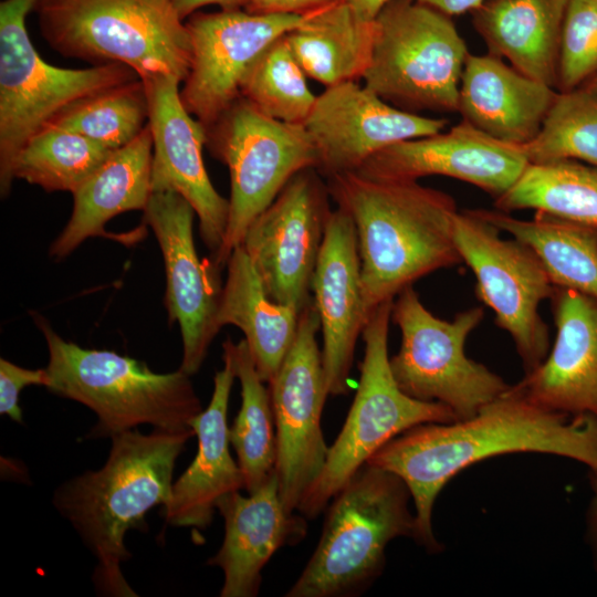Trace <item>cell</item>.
Returning <instances> with one entry per match:
<instances>
[{
	"instance_id": "6da1fadb",
	"label": "cell",
	"mask_w": 597,
	"mask_h": 597,
	"mask_svg": "<svg viewBox=\"0 0 597 597\" xmlns=\"http://www.w3.org/2000/svg\"><path fill=\"white\" fill-rule=\"evenodd\" d=\"M514 452L562 455L597 469V418L546 410L509 387L462 420L428 422L397 436L367 464L398 475L415 504V541L440 549L432 530L434 501L458 472L481 460Z\"/></svg>"
},
{
	"instance_id": "7a4b0ae2",
	"label": "cell",
	"mask_w": 597,
	"mask_h": 597,
	"mask_svg": "<svg viewBox=\"0 0 597 597\" xmlns=\"http://www.w3.org/2000/svg\"><path fill=\"white\" fill-rule=\"evenodd\" d=\"M327 178L329 195L355 224L369 313L418 279L462 262L453 239L458 210L448 193L356 171Z\"/></svg>"
},
{
	"instance_id": "3957f363",
	"label": "cell",
	"mask_w": 597,
	"mask_h": 597,
	"mask_svg": "<svg viewBox=\"0 0 597 597\" xmlns=\"http://www.w3.org/2000/svg\"><path fill=\"white\" fill-rule=\"evenodd\" d=\"M193 436V429L155 428L150 433L132 429L114 434L101 469L72 478L55 490L54 506L97 561L93 580L102 594L136 596L122 572V564L130 557L125 535L144 525L151 507L169 502L177 459Z\"/></svg>"
},
{
	"instance_id": "277c9868",
	"label": "cell",
	"mask_w": 597,
	"mask_h": 597,
	"mask_svg": "<svg viewBox=\"0 0 597 597\" xmlns=\"http://www.w3.org/2000/svg\"><path fill=\"white\" fill-rule=\"evenodd\" d=\"M34 321L49 350L46 388L97 416L91 437L111 438L140 425L192 429L191 421L203 409L189 374L182 369L157 374L113 350L82 348L63 339L41 315Z\"/></svg>"
},
{
	"instance_id": "5b68a950",
	"label": "cell",
	"mask_w": 597,
	"mask_h": 597,
	"mask_svg": "<svg viewBox=\"0 0 597 597\" xmlns=\"http://www.w3.org/2000/svg\"><path fill=\"white\" fill-rule=\"evenodd\" d=\"M411 494L395 473L364 464L327 505L320 541L287 597H354L379 577L385 551L415 536Z\"/></svg>"
},
{
	"instance_id": "8992f818",
	"label": "cell",
	"mask_w": 597,
	"mask_h": 597,
	"mask_svg": "<svg viewBox=\"0 0 597 597\" xmlns=\"http://www.w3.org/2000/svg\"><path fill=\"white\" fill-rule=\"evenodd\" d=\"M46 43L65 57L94 65L122 63L140 78H186L190 38L174 0H38Z\"/></svg>"
},
{
	"instance_id": "52a82bcc",
	"label": "cell",
	"mask_w": 597,
	"mask_h": 597,
	"mask_svg": "<svg viewBox=\"0 0 597 597\" xmlns=\"http://www.w3.org/2000/svg\"><path fill=\"white\" fill-rule=\"evenodd\" d=\"M38 0L0 3V192L14 180L15 159L27 142L73 103L138 78L122 63L62 69L36 52L25 20Z\"/></svg>"
},
{
	"instance_id": "ba28073f",
	"label": "cell",
	"mask_w": 597,
	"mask_h": 597,
	"mask_svg": "<svg viewBox=\"0 0 597 597\" xmlns=\"http://www.w3.org/2000/svg\"><path fill=\"white\" fill-rule=\"evenodd\" d=\"M394 300L375 307L363 329L365 353L354 401L339 434L328 447L320 476L297 510L307 520L317 517L345 483L391 439L422 423L458 420L446 405L415 399L397 385L388 357Z\"/></svg>"
},
{
	"instance_id": "9c48e42d",
	"label": "cell",
	"mask_w": 597,
	"mask_h": 597,
	"mask_svg": "<svg viewBox=\"0 0 597 597\" xmlns=\"http://www.w3.org/2000/svg\"><path fill=\"white\" fill-rule=\"evenodd\" d=\"M376 23L364 85L407 112H458L469 52L451 17L411 0H390Z\"/></svg>"
},
{
	"instance_id": "30bf717a",
	"label": "cell",
	"mask_w": 597,
	"mask_h": 597,
	"mask_svg": "<svg viewBox=\"0 0 597 597\" xmlns=\"http://www.w3.org/2000/svg\"><path fill=\"white\" fill-rule=\"evenodd\" d=\"M206 133L231 181L224 240L210 258L221 270L256 217L295 174L317 169L320 157L304 125L273 119L241 96Z\"/></svg>"
},
{
	"instance_id": "8fae6325",
	"label": "cell",
	"mask_w": 597,
	"mask_h": 597,
	"mask_svg": "<svg viewBox=\"0 0 597 597\" xmlns=\"http://www.w3.org/2000/svg\"><path fill=\"white\" fill-rule=\"evenodd\" d=\"M483 315V308L472 307L453 321L441 320L426 308L412 285L405 287L391 308L401 332L400 349L389 359L399 388L415 399L446 405L458 420L505 392L510 386L500 376L464 353Z\"/></svg>"
},
{
	"instance_id": "7c38bea8",
	"label": "cell",
	"mask_w": 597,
	"mask_h": 597,
	"mask_svg": "<svg viewBox=\"0 0 597 597\" xmlns=\"http://www.w3.org/2000/svg\"><path fill=\"white\" fill-rule=\"evenodd\" d=\"M500 232L476 210L458 211L454 217V243L475 276V294L494 312L496 325L512 336L530 371L548 354V327L538 308L552 297L555 285L530 245L502 239Z\"/></svg>"
},
{
	"instance_id": "4fadbf2b",
	"label": "cell",
	"mask_w": 597,
	"mask_h": 597,
	"mask_svg": "<svg viewBox=\"0 0 597 597\" xmlns=\"http://www.w3.org/2000/svg\"><path fill=\"white\" fill-rule=\"evenodd\" d=\"M320 328L312 301L300 313L295 339L268 384L276 431L279 495L290 513L297 512L320 476L328 452L321 429L328 392L316 339Z\"/></svg>"
},
{
	"instance_id": "5bb4252c",
	"label": "cell",
	"mask_w": 597,
	"mask_h": 597,
	"mask_svg": "<svg viewBox=\"0 0 597 597\" xmlns=\"http://www.w3.org/2000/svg\"><path fill=\"white\" fill-rule=\"evenodd\" d=\"M295 174L250 224L242 245L268 296L301 313L311 286L332 210L328 187L314 171Z\"/></svg>"
},
{
	"instance_id": "9a60e30c",
	"label": "cell",
	"mask_w": 597,
	"mask_h": 597,
	"mask_svg": "<svg viewBox=\"0 0 597 597\" xmlns=\"http://www.w3.org/2000/svg\"><path fill=\"white\" fill-rule=\"evenodd\" d=\"M304 18L243 9L190 15L191 62L179 91L185 108L210 128L241 96L242 83L263 52Z\"/></svg>"
},
{
	"instance_id": "2e32d148",
	"label": "cell",
	"mask_w": 597,
	"mask_h": 597,
	"mask_svg": "<svg viewBox=\"0 0 597 597\" xmlns=\"http://www.w3.org/2000/svg\"><path fill=\"white\" fill-rule=\"evenodd\" d=\"M195 214L190 203L174 191L153 192L144 209V221L154 231L165 262L169 322L180 327V369L190 376L200 369L220 331L217 316L222 294L220 269L197 254Z\"/></svg>"
},
{
	"instance_id": "e0dca14e",
	"label": "cell",
	"mask_w": 597,
	"mask_h": 597,
	"mask_svg": "<svg viewBox=\"0 0 597 597\" xmlns=\"http://www.w3.org/2000/svg\"><path fill=\"white\" fill-rule=\"evenodd\" d=\"M142 80L153 136V192L174 191L190 203L199 219L201 239L213 258L224 240L230 206L205 167L206 129L182 105L179 78L156 74Z\"/></svg>"
},
{
	"instance_id": "ac0fdd59",
	"label": "cell",
	"mask_w": 597,
	"mask_h": 597,
	"mask_svg": "<svg viewBox=\"0 0 597 597\" xmlns=\"http://www.w3.org/2000/svg\"><path fill=\"white\" fill-rule=\"evenodd\" d=\"M448 124L400 109L357 81L328 86L304 123L327 177L356 171L369 157L399 142L440 133Z\"/></svg>"
},
{
	"instance_id": "d6986e66",
	"label": "cell",
	"mask_w": 597,
	"mask_h": 597,
	"mask_svg": "<svg viewBox=\"0 0 597 597\" xmlns=\"http://www.w3.org/2000/svg\"><path fill=\"white\" fill-rule=\"evenodd\" d=\"M528 164L522 146L495 139L462 121L447 133L390 145L369 157L356 172L390 180L447 176L498 198L513 186Z\"/></svg>"
},
{
	"instance_id": "ffe728a7",
	"label": "cell",
	"mask_w": 597,
	"mask_h": 597,
	"mask_svg": "<svg viewBox=\"0 0 597 597\" xmlns=\"http://www.w3.org/2000/svg\"><path fill=\"white\" fill-rule=\"evenodd\" d=\"M311 289L322 329L327 392L346 395L356 342L370 313L363 295L355 224L339 207L329 214Z\"/></svg>"
},
{
	"instance_id": "44dd1931",
	"label": "cell",
	"mask_w": 597,
	"mask_h": 597,
	"mask_svg": "<svg viewBox=\"0 0 597 597\" xmlns=\"http://www.w3.org/2000/svg\"><path fill=\"white\" fill-rule=\"evenodd\" d=\"M551 302L553 347L510 389L546 410L597 418V298L555 286Z\"/></svg>"
},
{
	"instance_id": "7402d4cb",
	"label": "cell",
	"mask_w": 597,
	"mask_h": 597,
	"mask_svg": "<svg viewBox=\"0 0 597 597\" xmlns=\"http://www.w3.org/2000/svg\"><path fill=\"white\" fill-rule=\"evenodd\" d=\"M217 510L224 521V536L221 547L207 564L223 573L220 596L255 597L262 583V569L276 551L304 540L307 519L285 510L276 474L248 496L239 491L224 495Z\"/></svg>"
},
{
	"instance_id": "603a6c76",
	"label": "cell",
	"mask_w": 597,
	"mask_h": 597,
	"mask_svg": "<svg viewBox=\"0 0 597 597\" xmlns=\"http://www.w3.org/2000/svg\"><path fill=\"white\" fill-rule=\"evenodd\" d=\"M222 358L223 368L214 375L211 400L191 421L198 438L196 457L172 483L170 500L163 506L165 521L172 526L206 530L218 502L244 489L242 472L229 449L228 407L235 374L230 360Z\"/></svg>"
},
{
	"instance_id": "cb8c5ba5",
	"label": "cell",
	"mask_w": 597,
	"mask_h": 597,
	"mask_svg": "<svg viewBox=\"0 0 597 597\" xmlns=\"http://www.w3.org/2000/svg\"><path fill=\"white\" fill-rule=\"evenodd\" d=\"M557 95L501 57L468 54L458 112L463 121L501 142L523 146L538 134Z\"/></svg>"
},
{
	"instance_id": "d4e9b609",
	"label": "cell",
	"mask_w": 597,
	"mask_h": 597,
	"mask_svg": "<svg viewBox=\"0 0 597 597\" xmlns=\"http://www.w3.org/2000/svg\"><path fill=\"white\" fill-rule=\"evenodd\" d=\"M151 163L153 136L147 123L72 193V214L52 242L49 254L65 258L86 239L108 234L104 227L115 216L144 211L153 193Z\"/></svg>"
},
{
	"instance_id": "484cf974",
	"label": "cell",
	"mask_w": 597,
	"mask_h": 597,
	"mask_svg": "<svg viewBox=\"0 0 597 597\" xmlns=\"http://www.w3.org/2000/svg\"><path fill=\"white\" fill-rule=\"evenodd\" d=\"M569 0H485L473 24L489 53L523 74L557 85L563 23Z\"/></svg>"
},
{
	"instance_id": "4316f807",
	"label": "cell",
	"mask_w": 597,
	"mask_h": 597,
	"mask_svg": "<svg viewBox=\"0 0 597 597\" xmlns=\"http://www.w3.org/2000/svg\"><path fill=\"white\" fill-rule=\"evenodd\" d=\"M226 266L217 324L219 328L233 325L242 331L256 370L269 384L295 339L300 313L268 296L242 245L231 252Z\"/></svg>"
},
{
	"instance_id": "83f0119b",
	"label": "cell",
	"mask_w": 597,
	"mask_h": 597,
	"mask_svg": "<svg viewBox=\"0 0 597 597\" xmlns=\"http://www.w3.org/2000/svg\"><path fill=\"white\" fill-rule=\"evenodd\" d=\"M377 32L342 0L308 12L284 38L306 76L333 86L363 78Z\"/></svg>"
},
{
	"instance_id": "f1b7e54d",
	"label": "cell",
	"mask_w": 597,
	"mask_h": 597,
	"mask_svg": "<svg viewBox=\"0 0 597 597\" xmlns=\"http://www.w3.org/2000/svg\"><path fill=\"white\" fill-rule=\"evenodd\" d=\"M476 212L500 231L530 245L555 286L597 298V227L543 212H536L532 220H520L501 210Z\"/></svg>"
},
{
	"instance_id": "f546056e",
	"label": "cell",
	"mask_w": 597,
	"mask_h": 597,
	"mask_svg": "<svg viewBox=\"0 0 597 597\" xmlns=\"http://www.w3.org/2000/svg\"><path fill=\"white\" fill-rule=\"evenodd\" d=\"M241 385V406L229 429L244 490L252 493L275 475L276 431L270 390L261 379L245 339L222 344Z\"/></svg>"
},
{
	"instance_id": "4dcf8cb0",
	"label": "cell",
	"mask_w": 597,
	"mask_h": 597,
	"mask_svg": "<svg viewBox=\"0 0 597 597\" xmlns=\"http://www.w3.org/2000/svg\"><path fill=\"white\" fill-rule=\"evenodd\" d=\"M504 212L534 209L597 227V167L573 159L528 164L519 179L495 198Z\"/></svg>"
},
{
	"instance_id": "1f68e13d",
	"label": "cell",
	"mask_w": 597,
	"mask_h": 597,
	"mask_svg": "<svg viewBox=\"0 0 597 597\" xmlns=\"http://www.w3.org/2000/svg\"><path fill=\"white\" fill-rule=\"evenodd\" d=\"M113 151L77 133L46 125L19 153L13 176L48 192L73 193Z\"/></svg>"
},
{
	"instance_id": "d6a6232c",
	"label": "cell",
	"mask_w": 597,
	"mask_h": 597,
	"mask_svg": "<svg viewBox=\"0 0 597 597\" xmlns=\"http://www.w3.org/2000/svg\"><path fill=\"white\" fill-rule=\"evenodd\" d=\"M148 111L146 87L138 77L73 103L46 125L77 133L116 150L145 128Z\"/></svg>"
},
{
	"instance_id": "836d02e7",
	"label": "cell",
	"mask_w": 597,
	"mask_h": 597,
	"mask_svg": "<svg viewBox=\"0 0 597 597\" xmlns=\"http://www.w3.org/2000/svg\"><path fill=\"white\" fill-rule=\"evenodd\" d=\"M522 148L530 164L578 159L597 167V91L585 85L557 93L538 134Z\"/></svg>"
},
{
	"instance_id": "e575fe53",
	"label": "cell",
	"mask_w": 597,
	"mask_h": 597,
	"mask_svg": "<svg viewBox=\"0 0 597 597\" xmlns=\"http://www.w3.org/2000/svg\"><path fill=\"white\" fill-rule=\"evenodd\" d=\"M284 35L250 69L241 86V97L273 119L304 125L317 96L310 90L306 74Z\"/></svg>"
},
{
	"instance_id": "d590c367",
	"label": "cell",
	"mask_w": 597,
	"mask_h": 597,
	"mask_svg": "<svg viewBox=\"0 0 597 597\" xmlns=\"http://www.w3.org/2000/svg\"><path fill=\"white\" fill-rule=\"evenodd\" d=\"M597 73V2L569 0L561 38L557 86L569 91Z\"/></svg>"
},
{
	"instance_id": "8d00e7d4",
	"label": "cell",
	"mask_w": 597,
	"mask_h": 597,
	"mask_svg": "<svg viewBox=\"0 0 597 597\" xmlns=\"http://www.w3.org/2000/svg\"><path fill=\"white\" fill-rule=\"evenodd\" d=\"M50 377L46 368L29 369L8 359H0V413L21 423L22 410L19 396L23 388L32 385L48 387Z\"/></svg>"
},
{
	"instance_id": "74e56055",
	"label": "cell",
	"mask_w": 597,
	"mask_h": 597,
	"mask_svg": "<svg viewBox=\"0 0 597 597\" xmlns=\"http://www.w3.org/2000/svg\"><path fill=\"white\" fill-rule=\"evenodd\" d=\"M336 0H250L245 10L260 14H306Z\"/></svg>"
},
{
	"instance_id": "f35d334b",
	"label": "cell",
	"mask_w": 597,
	"mask_h": 597,
	"mask_svg": "<svg viewBox=\"0 0 597 597\" xmlns=\"http://www.w3.org/2000/svg\"><path fill=\"white\" fill-rule=\"evenodd\" d=\"M250 0H174L176 9L185 20L206 6H219L221 10L247 8Z\"/></svg>"
},
{
	"instance_id": "ab89813d",
	"label": "cell",
	"mask_w": 597,
	"mask_h": 597,
	"mask_svg": "<svg viewBox=\"0 0 597 597\" xmlns=\"http://www.w3.org/2000/svg\"><path fill=\"white\" fill-rule=\"evenodd\" d=\"M431 7L449 17L460 15L465 12H473L480 8L485 0H411Z\"/></svg>"
},
{
	"instance_id": "60d3db41",
	"label": "cell",
	"mask_w": 597,
	"mask_h": 597,
	"mask_svg": "<svg viewBox=\"0 0 597 597\" xmlns=\"http://www.w3.org/2000/svg\"><path fill=\"white\" fill-rule=\"evenodd\" d=\"M349 6L353 11L365 20H375L380 10L390 0H342Z\"/></svg>"
},
{
	"instance_id": "b9f144b4",
	"label": "cell",
	"mask_w": 597,
	"mask_h": 597,
	"mask_svg": "<svg viewBox=\"0 0 597 597\" xmlns=\"http://www.w3.org/2000/svg\"><path fill=\"white\" fill-rule=\"evenodd\" d=\"M590 479V485L593 490V499L589 507L588 513V525H589V533L590 537L595 547V551L597 553V469L590 470L589 474Z\"/></svg>"
},
{
	"instance_id": "7bdbcfd3",
	"label": "cell",
	"mask_w": 597,
	"mask_h": 597,
	"mask_svg": "<svg viewBox=\"0 0 597 597\" xmlns=\"http://www.w3.org/2000/svg\"><path fill=\"white\" fill-rule=\"evenodd\" d=\"M586 85L597 91V73L588 80V83Z\"/></svg>"
},
{
	"instance_id": "ee69618b",
	"label": "cell",
	"mask_w": 597,
	"mask_h": 597,
	"mask_svg": "<svg viewBox=\"0 0 597 597\" xmlns=\"http://www.w3.org/2000/svg\"><path fill=\"white\" fill-rule=\"evenodd\" d=\"M591 1H596V2H597V0H591Z\"/></svg>"
}]
</instances>
